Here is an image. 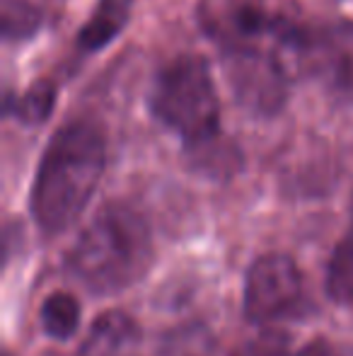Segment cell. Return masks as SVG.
<instances>
[{
	"label": "cell",
	"instance_id": "cell-13",
	"mask_svg": "<svg viewBox=\"0 0 353 356\" xmlns=\"http://www.w3.org/2000/svg\"><path fill=\"white\" fill-rule=\"evenodd\" d=\"M42 27V13L29 0H3V37L27 39Z\"/></svg>",
	"mask_w": 353,
	"mask_h": 356
},
{
	"label": "cell",
	"instance_id": "cell-1",
	"mask_svg": "<svg viewBox=\"0 0 353 356\" xmlns=\"http://www.w3.org/2000/svg\"><path fill=\"white\" fill-rule=\"evenodd\" d=\"M107 165V141L97 124L71 122L49 141L29 194V209L46 235L68 230L85 211Z\"/></svg>",
	"mask_w": 353,
	"mask_h": 356
},
{
	"label": "cell",
	"instance_id": "cell-11",
	"mask_svg": "<svg viewBox=\"0 0 353 356\" xmlns=\"http://www.w3.org/2000/svg\"><path fill=\"white\" fill-rule=\"evenodd\" d=\"M53 107H56V85L51 80H37L24 95H19V97L8 95V99H5V114H12L29 127L46 122Z\"/></svg>",
	"mask_w": 353,
	"mask_h": 356
},
{
	"label": "cell",
	"instance_id": "cell-12",
	"mask_svg": "<svg viewBox=\"0 0 353 356\" xmlns=\"http://www.w3.org/2000/svg\"><path fill=\"white\" fill-rule=\"evenodd\" d=\"M325 71L334 88H339L349 99H353V29H344L336 39L322 47Z\"/></svg>",
	"mask_w": 353,
	"mask_h": 356
},
{
	"label": "cell",
	"instance_id": "cell-6",
	"mask_svg": "<svg viewBox=\"0 0 353 356\" xmlns=\"http://www.w3.org/2000/svg\"><path fill=\"white\" fill-rule=\"evenodd\" d=\"M141 342V325L123 310H104L89 327L78 356H123Z\"/></svg>",
	"mask_w": 353,
	"mask_h": 356
},
{
	"label": "cell",
	"instance_id": "cell-14",
	"mask_svg": "<svg viewBox=\"0 0 353 356\" xmlns=\"http://www.w3.org/2000/svg\"><path fill=\"white\" fill-rule=\"evenodd\" d=\"M288 334L281 330H264L255 339H247L245 344L232 352V356H286Z\"/></svg>",
	"mask_w": 353,
	"mask_h": 356
},
{
	"label": "cell",
	"instance_id": "cell-3",
	"mask_svg": "<svg viewBox=\"0 0 353 356\" xmlns=\"http://www.w3.org/2000/svg\"><path fill=\"white\" fill-rule=\"evenodd\" d=\"M148 107L153 117L179 134L184 148L221 136V99L201 56H177L153 80Z\"/></svg>",
	"mask_w": 353,
	"mask_h": 356
},
{
	"label": "cell",
	"instance_id": "cell-4",
	"mask_svg": "<svg viewBox=\"0 0 353 356\" xmlns=\"http://www.w3.org/2000/svg\"><path fill=\"white\" fill-rule=\"evenodd\" d=\"M223 68L237 104L247 112L271 117L283 109L291 90V75L271 51L225 49Z\"/></svg>",
	"mask_w": 353,
	"mask_h": 356
},
{
	"label": "cell",
	"instance_id": "cell-7",
	"mask_svg": "<svg viewBox=\"0 0 353 356\" xmlns=\"http://www.w3.org/2000/svg\"><path fill=\"white\" fill-rule=\"evenodd\" d=\"M133 13V0H97L94 13L89 15L85 27L78 34V47L83 51H99L112 44L123 27L128 24Z\"/></svg>",
	"mask_w": 353,
	"mask_h": 356
},
{
	"label": "cell",
	"instance_id": "cell-9",
	"mask_svg": "<svg viewBox=\"0 0 353 356\" xmlns=\"http://www.w3.org/2000/svg\"><path fill=\"white\" fill-rule=\"evenodd\" d=\"M80 303L68 291H53L44 298L39 310V325L44 334L56 342H68L80 327Z\"/></svg>",
	"mask_w": 353,
	"mask_h": 356
},
{
	"label": "cell",
	"instance_id": "cell-8",
	"mask_svg": "<svg viewBox=\"0 0 353 356\" xmlns=\"http://www.w3.org/2000/svg\"><path fill=\"white\" fill-rule=\"evenodd\" d=\"M191 168L211 179H230L242 168V153L235 143H227L223 136H216L206 143L187 148Z\"/></svg>",
	"mask_w": 353,
	"mask_h": 356
},
{
	"label": "cell",
	"instance_id": "cell-15",
	"mask_svg": "<svg viewBox=\"0 0 353 356\" xmlns=\"http://www.w3.org/2000/svg\"><path fill=\"white\" fill-rule=\"evenodd\" d=\"M293 356H339V352H336L327 339H315V342H310L302 349H298Z\"/></svg>",
	"mask_w": 353,
	"mask_h": 356
},
{
	"label": "cell",
	"instance_id": "cell-5",
	"mask_svg": "<svg viewBox=\"0 0 353 356\" xmlns=\"http://www.w3.org/2000/svg\"><path fill=\"white\" fill-rule=\"evenodd\" d=\"M302 300V274L288 254H261L245 279V318L264 325L288 315Z\"/></svg>",
	"mask_w": 353,
	"mask_h": 356
},
{
	"label": "cell",
	"instance_id": "cell-16",
	"mask_svg": "<svg viewBox=\"0 0 353 356\" xmlns=\"http://www.w3.org/2000/svg\"><path fill=\"white\" fill-rule=\"evenodd\" d=\"M3 356H15V354L10 352V349H5V352H3Z\"/></svg>",
	"mask_w": 353,
	"mask_h": 356
},
{
	"label": "cell",
	"instance_id": "cell-10",
	"mask_svg": "<svg viewBox=\"0 0 353 356\" xmlns=\"http://www.w3.org/2000/svg\"><path fill=\"white\" fill-rule=\"evenodd\" d=\"M325 289L334 303L353 305V225L336 243L327 264Z\"/></svg>",
	"mask_w": 353,
	"mask_h": 356
},
{
	"label": "cell",
	"instance_id": "cell-2",
	"mask_svg": "<svg viewBox=\"0 0 353 356\" xmlns=\"http://www.w3.org/2000/svg\"><path fill=\"white\" fill-rule=\"evenodd\" d=\"M150 262V225L126 204L99 209L66 257L68 272L97 296L119 293L141 282Z\"/></svg>",
	"mask_w": 353,
	"mask_h": 356
}]
</instances>
